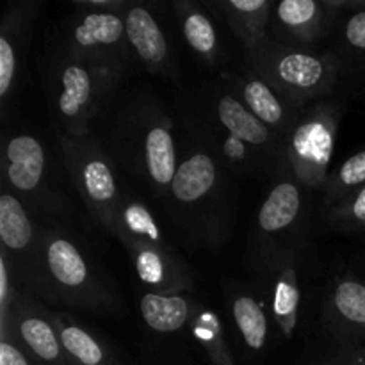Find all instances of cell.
I'll list each match as a JSON object with an SVG mask.
<instances>
[{"label": "cell", "mask_w": 365, "mask_h": 365, "mask_svg": "<svg viewBox=\"0 0 365 365\" xmlns=\"http://www.w3.org/2000/svg\"><path fill=\"white\" fill-rule=\"evenodd\" d=\"M20 282L24 291L48 305L95 316H118L123 310L109 273L56 217L41 220L38 245Z\"/></svg>", "instance_id": "1"}, {"label": "cell", "mask_w": 365, "mask_h": 365, "mask_svg": "<svg viewBox=\"0 0 365 365\" xmlns=\"http://www.w3.org/2000/svg\"><path fill=\"white\" fill-rule=\"evenodd\" d=\"M184 143L164 205L171 223L189 245L220 250L230 237L235 220L230 170L192 120Z\"/></svg>", "instance_id": "2"}, {"label": "cell", "mask_w": 365, "mask_h": 365, "mask_svg": "<svg viewBox=\"0 0 365 365\" xmlns=\"http://www.w3.org/2000/svg\"><path fill=\"white\" fill-rule=\"evenodd\" d=\"M109 155L166 202L178 168L175 123L150 89L130 93L116 107L107 130Z\"/></svg>", "instance_id": "3"}, {"label": "cell", "mask_w": 365, "mask_h": 365, "mask_svg": "<svg viewBox=\"0 0 365 365\" xmlns=\"http://www.w3.org/2000/svg\"><path fill=\"white\" fill-rule=\"evenodd\" d=\"M127 71L86 59L57 43L45 68V93L59 135L84 138L106 113Z\"/></svg>", "instance_id": "4"}, {"label": "cell", "mask_w": 365, "mask_h": 365, "mask_svg": "<svg viewBox=\"0 0 365 365\" xmlns=\"http://www.w3.org/2000/svg\"><path fill=\"white\" fill-rule=\"evenodd\" d=\"M116 239L128 252L135 274L148 292L189 294L195 291L189 264L166 241L148 205L132 192L123 195Z\"/></svg>", "instance_id": "5"}, {"label": "cell", "mask_w": 365, "mask_h": 365, "mask_svg": "<svg viewBox=\"0 0 365 365\" xmlns=\"http://www.w3.org/2000/svg\"><path fill=\"white\" fill-rule=\"evenodd\" d=\"M250 70L294 110L327 100L337 86L341 66L331 52L298 48L267 38L248 53Z\"/></svg>", "instance_id": "6"}, {"label": "cell", "mask_w": 365, "mask_h": 365, "mask_svg": "<svg viewBox=\"0 0 365 365\" xmlns=\"http://www.w3.org/2000/svg\"><path fill=\"white\" fill-rule=\"evenodd\" d=\"M63 164L93 220L116 237L125 191L118 182L116 163L93 134L59 135Z\"/></svg>", "instance_id": "7"}, {"label": "cell", "mask_w": 365, "mask_h": 365, "mask_svg": "<svg viewBox=\"0 0 365 365\" xmlns=\"http://www.w3.org/2000/svg\"><path fill=\"white\" fill-rule=\"evenodd\" d=\"M342 120V106L319 100L298 110L284 135L285 166L303 189H324Z\"/></svg>", "instance_id": "8"}, {"label": "cell", "mask_w": 365, "mask_h": 365, "mask_svg": "<svg viewBox=\"0 0 365 365\" xmlns=\"http://www.w3.org/2000/svg\"><path fill=\"white\" fill-rule=\"evenodd\" d=\"M2 184L16 195L36 217H56L66 207L53 187L46 145L29 128L6 130L2 141Z\"/></svg>", "instance_id": "9"}, {"label": "cell", "mask_w": 365, "mask_h": 365, "mask_svg": "<svg viewBox=\"0 0 365 365\" xmlns=\"http://www.w3.org/2000/svg\"><path fill=\"white\" fill-rule=\"evenodd\" d=\"M305 189L289 171L269 189L252 230L253 269L284 253H303L309 232Z\"/></svg>", "instance_id": "10"}, {"label": "cell", "mask_w": 365, "mask_h": 365, "mask_svg": "<svg viewBox=\"0 0 365 365\" xmlns=\"http://www.w3.org/2000/svg\"><path fill=\"white\" fill-rule=\"evenodd\" d=\"M200 120L223 128L225 132L255 150L269 173H285L284 139L253 116L223 84L207 86L200 93Z\"/></svg>", "instance_id": "11"}, {"label": "cell", "mask_w": 365, "mask_h": 365, "mask_svg": "<svg viewBox=\"0 0 365 365\" xmlns=\"http://www.w3.org/2000/svg\"><path fill=\"white\" fill-rule=\"evenodd\" d=\"M61 43L86 59L125 71L134 56L127 38L123 14L75 11V18L68 24Z\"/></svg>", "instance_id": "12"}, {"label": "cell", "mask_w": 365, "mask_h": 365, "mask_svg": "<svg viewBox=\"0 0 365 365\" xmlns=\"http://www.w3.org/2000/svg\"><path fill=\"white\" fill-rule=\"evenodd\" d=\"M0 335H11L41 365H71L61 344L53 310L24 289L14 299L7 321L0 324Z\"/></svg>", "instance_id": "13"}, {"label": "cell", "mask_w": 365, "mask_h": 365, "mask_svg": "<svg viewBox=\"0 0 365 365\" xmlns=\"http://www.w3.org/2000/svg\"><path fill=\"white\" fill-rule=\"evenodd\" d=\"M36 0L13 2L0 21V116L6 123L20 89L21 68L38 16Z\"/></svg>", "instance_id": "14"}, {"label": "cell", "mask_w": 365, "mask_h": 365, "mask_svg": "<svg viewBox=\"0 0 365 365\" xmlns=\"http://www.w3.org/2000/svg\"><path fill=\"white\" fill-rule=\"evenodd\" d=\"M342 13L327 0H280L273 7V39L298 48L316 50L337 27Z\"/></svg>", "instance_id": "15"}, {"label": "cell", "mask_w": 365, "mask_h": 365, "mask_svg": "<svg viewBox=\"0 0 365 365\" xmlns=\"http://www.w3.org/2000/svg\"><path fill=\"white\" fill-rule=\"evenodd\" d=\"M328 331L349 351L365 346V282L355 274H337L323 299Z\"/></svg>", "instance_id": "16"}, {"label": "cell", "mask_w": 365, "mask_h": 365, "mask_svg": "<svg viewBox=\"0 0 365 365\" xmlns=\"http://www.w3.org/2000/svg\"><path fill=\"white\" fill-rule=\"evenodd\" d=\"M299 260L302 253L291 252L255 267L257 278L266 292L271 317L285 339L294 335L302 309Z\"/></svg>", "instance_id": "17"}, {"label": "cell", "mask_w": 365, "mask_h": 365, "mask_svg": "<svg viewBox=\"0 0 365 365\" xmlns=\"http://www.w3.org/2000/svg\"><path fill=\"white\" fill-rule=\"evenodd\" d=\"M127 38L132 53L139 63L153 75L171 77L173 75V56L170 43L155 14L146 4H130L123 13Z\"/></svg>", "instance_id": "18"}, {"label": "cell", "mask_w": 365, "mask_h": 365, "mask_svg": "<svg viewBox=\"0 0 365 365\" xmlns=\"http://www.w3.org/2000/svg\"><path fill=\"white\" fill-rule=\"evenodd\" d=\"M221 84L253 114L259 118L264 125L271 128L274 134L284 135L287 134L289 127H291L292 120H294L296 113L292 107H289L273 89L269 84L257 77L252 70L250 71H227L221 75Z\"/></svg>", "instance_id": "19"}, {"label": "cell", "mask_w": 365, "mask_h": 365, "mask_svg": "<svg viewBox=\"0 0 365 365\" xmlns=\"http://www.w3.org/2000/svg\"><path fill=\"white\" fill-rule=\"evenodd\" d=\"M39 228L41 220L36 217L16 195L4 189L0 195V242L16 266L18 277L24 273L34 253Z\"/></svg>", "instance_id": "20"}, {"label": "cell", "mask_w": 365, "mask_h": 365, "mask_svg": "<svg viewBox=\"0 0 365 365\" xmlns=\"http://www.w3.org/2000/svg\"><path fill=\"white\" fill-rule=\"evenodd\" d=\"M227 309L242 348L252 355H260L269 342V316L262 299L250 287L227 285Z\"/></svg>", "instance_id": "21"}, {"label": "cell", "mask_w": 365, "mask_h": 365, "mask_svg": "<svg viewBox=\"0 0 365 365\" xmlns=\"http://www.w3.org/2000/svg\"><path fill=\"white\" fill-rule=\"evenodd\" d=\"M223 16L246 52H253L269 38L274 2L269 0H216L205 4Z\"/></svg>", "instance_id": "22"}, {"label": "cell", "mask_w": 365, "mask_h": 365, "mask_svg": "<svg viewBox=\"0 0 365 365\" xmlns=\"http://www.w3.org/2000/svg\"><path fill=\"white\" fill-rule=\"evenodd\" d=\"M53 321L71 365H123L100 335L78 323L71 314L53 310Z\"/></svg>", "instance_id": "23"}, {"label": "cell", "mask_w": 365, "mask_h": 365, "mask_svg": "<svg viewBox=\"0 0 365 365\" xmlns=\"http://www.w3.org/2000/svg\"><path fill=\"white\" fill-rule=\"evenodd\" d=\"M173 9L182 36L192 53L207 66H217L221 61L220 34L205 4L195 0H175Z\"/></svg>", "instance_id": "24"}, {"label": "cell", "mask_w": 365, "mask_h": 365, "mask_svg": "<svg viewBox=\"0 0 365 365\" xmlns=\"http://www.w3.org/2000/svg\"><path fill=\"white\" fill-rule=\"evenodd\" d=\"M195 303L196 298L191 294H157L145 291L139 299V310L150 330L171 335L187 328Z\"/></svg>", "instance_id": "25"}, {"label": "cell", "mask_w": 365, "mask_h": 365, "mask_svg": "<svg viewBox=\"0 0 365 365\" xmlns=\"http://www.w3.org/2000/svg\"><path fill=\"white\" fill-rule=\"evenodd\" d=\"M187 330L196 341V344L202 348V351L209 356L210 364L235 365L220 316L198 299H196L191 319L187 323Z\"/></svg>", "instance_id": "26"}, {"label": "cell", "mask_w": 365, "mask_h": 365, "mask_svg": "<svg viewBox=\"0 0 365 365\" xmlns=\"http://www.w3.org/2000/svg\"><path fill=\"white\" fill-rule=\"evenodd\" d=\"M337 41L331 50L339 61L341 73L365 75V9L348 13L339 20Z\"/></svg>", "instance_id": "27"}, {"label": "cell", "mask_w": 365, "mask_h": 365, "mask_svg": "<svg viewBox=\"0 0 365 365\" xmlns=\"http://www.w3.org/2000/svg\"><path fill=\"white\" fill-rule=\"evenodd\" d=\"M365 185V148L360 152L353 153L349 159H346L341 166L337 168L334 175H330L327 185H324L323 195V205L327 207L335 205V203L342 202L359 191L360 187Z\"/></svg>", "instance_id": "28"}, {"label": "cell", "mask_w": 365, "mask_h": 365, "mask_svg": "<svg viewBox=\"0 0 365 365\" xmlns=\"http://www.w3.org/2000/svg\"><path fill=\"white\" fill-rule=\"evenodd\" d=\"M324 221L344 234H365V185L342 202L327 207Z\"/></svg>", "instance_id": "29"}, {"label": "cell", "mask_w": 365, "mask_h": 365, "mask_svg": "<svg viewBox=\"0 0 365 365\" xmlns=\"http://www.w3.org/2000/svg\"><path fill=\"white\" fill-rule=\"evenodd\" d=\"M21 284L14 262L4 250H0V324L9 317L11 307L20 294Z\"/></svg>", "instance_id": "30"}, {"label": "cell", "mask_w": 365, "mask_h": 365, "mask_svg": "<svg viewBox=\"0 0 365 365\" xmlns=\"http://www.w3.org/2000/svg\"><path fill=\"white\" fill-rule=\"evenodd\" d=\"M0 365H41L11 335H0Z\"/></svg>", "instance_id": "31"}, {"label": "cell", "mask_w": 365, "mask_h": 365, "mask_svg": "<svg viewBox=\"0 0 365 365\" xmlns=\"http://www.w3.org/2000/svg\"><path fill=\"white\" fill-rule=\"evenodd\" d=\"M78 13H113L123 14L128 7L127 0H73Z\"/></svg>", "instance_id": "32"}, {"label": "cell", "mask_w": 365, "mask_h": 365, "mask_svg": "<svg viewBox=\"0 0 365 365\" xmlns=\"http://www.w3.org/2000/svg\"><path fill=\"white\" fill-rule=\"evenodd\" d=\"M349 355H351L353 365H365V346L364 348L353 349V351H349Z\"/></svg>", "instance_id": "33"}]
</instances>
